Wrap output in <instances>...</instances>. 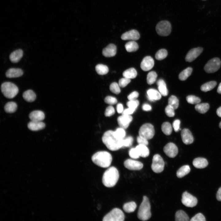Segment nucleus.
Instances as JSON below:
<instances>
[{
	"label": "nucleus",
	"instance_id": "nucleus-51",
	"mask_svg": "<svg viewBox=\"0 0 221 221\" xmlns=\"http://www.w3.org/2000/svg\"><path fill=\"white\" fill-rule=\"evenodd\" d=\"M115 112L113 106H109L105 110L104 113L106 117L110 116L114 114Z\"/></svg>",
	"mask_w": 221,
	"mask_h": 221
},
{
	"label": "nucleus",
	"instance_id": "nucleus-1",
	"mask_svg": "<svg viewBox=\"0 0 221 221\" xmlns=\"http://www.w3.org/2000/svg\"><path fill=\"white\" fill-rule=\"evenodd\" d=\"M114 131L109 130L104 133L102 137L103 143L109 150L114 151L123 147V140L118 139L114 136Z\"/></svg>",
	"mask_w": 221,
	"mask_h": 221
},
{
	"label": "nucleus",
	"instance_id": "nucleus-54",
	"mask_svg": "<svg viewBox=\"0 0 221 221\" xmlns=\"http://www.w3.org/2000/svg\"><path fill=\"white\" fill-rule=\"evenodd\" d=\"M147 139L140 136L138 137L137 141L139 145H142L147 146L148 144V142Z\"/></svg>",
	"mask_w": 221,
	"mask_h": 221
},
{
	"label": "nucleus",
	"instance_id": "nucleus-14",
	"mask_svg": "<svg viewBox=\"0 0 221 221\" xmlns=\"http://www.w3.org/2000/svg\"><path fill=\"white\" fill-rule=\"evenodd\" d=\"M203 48L199 47L190 50L187 54L185 59L186 61L191 62L195 60L202 52Z\"/></svg>",
	"mask_w": 221,
	"mask_h": 221
},
{
	"label": "nucleus",
	"instance_id": "nucleus-63",
	"mask_svg": "<svg viewBox=\"0 0 221 221\" xmlns=\"http://www.w3.org/2000/svg\"><path fill=\"white\" fill-rule=\"evenodd\" d=\"M219 128L221 129V121L219 123Z\"/></svg>",
	"mask_w": 221,
	"mask_h": 221
},
{
	"label": "nucleus",
	"instance_id": "nucleus-40",
	"mask_svg": "<svg viewBox=\"0 0 221 221\" xmlns=\"http://www.w3.org/2000/svg\"><path fill=\"white\" fill-rule=\"evenodd\" d=\"M157 77L156 73L154 71H151L148 73L147 76V82L149 85H151L156 81Z\"/></svg>",
	"mask_w": 221,
	"mask_h": 221
},
{
	"label": "nucleus",
	"instance_id": "nucleus-33",
	"mask_svg": "<svg viewBox=\"0 0 221 221\" xmlns=\"http://www.w3.org/2000/svg\"><path fill=\"white\" fill-rule=\"evenodd\" d=\"M137 205L133 201L128 202L125 204L123 206V210L127 213H131L134 212L136 209Z\"/></svg>",
	"mask_w": 221,
	"mask_h": 221
},
{
	"label": "nucleus",
	"instance_id": "nucleus-42",
	"mask_svg": "<svg viewBox=\"0 0 221 221\" xmlns=\"http://www.w3.org/2000/svg\"><path fill=\"white\" fill-rule=\"evenodd\" d=\"M114 134L117 138L118 139H123L126 134L124 129L121 127L118 128L114 132Z\"/></svg>",
	"mask_w": 221,
	"mask_h": 221
},
{
	"label": "nucleus",
	"instance_id": "nucleus-29",
	"mask_svg": "<svg viewBox=\"0 0 221 221\" xmlns=\"http://www.w3.org/2000/svg\"><path fill=\"white\" fill-rule=\"evenodd\" d=\"M175 220L176 221H188L189 218L184 211L180 210L177 211L175 214Z\"/></svg>",
	"mask_w": 221,
	"mask_h": 221
},
{
	"label": "nucleus",
	"instance_id": "nucleus-41",
	"mask_svg": "<svg viewBox=\"0 0 221 221\" xmlns=\"http://www.w3.org/2000/svg\"><path fill=\"white\" fill-rule=\"evenodd\" d=\"M168 105L172 107L175 110L177 108L179 102L177 98L174 95L171 96L168 99Z\"/></svg>",
	"mask_w": 221,
	"mask_h": 221
},
{
	"label": "nucleus",
	"instance_id": "nucleus-43",
	"mask_svg": "<svg viewBox=\"0 0 221 221\" xmlns=\"http://www.w3.org/2000/svg\"><path fill=\"white\" fill-rule=\"evenodd\" d=\"M168 55L167 51L165 49L158 50L156 53L155 57L158 60H161L165 58Z\"/></svg>",
	"mask_w": 221,
	"mask_h": 221
},
{
	"label": "nucleus",
	"instance_id": "nucleus-27",
	"mask_svg": "<svg viewBox=\"0 0 221 221\" xmlns=\"http://www.w3.org/2000/svg\"><path fill=\"white\" fill-rule=\"evenodd\" d=\"M158 85V89L161 95L163 96H167L168 93L166 84L163 80L160 79L157 82Z\"/></svg>",
	"mask_w": 221,
	"mask_h": 221
},
{
	"label": "nucleus",
	"instance_id": "nucleus-50",
	"mask_svg": "<svg viewBox=\"0 0 221 221\" xmlns=\"http://www.w3.org/2000/svg\"><path fill=\"white\" fill-rule=\"evenodd\" d=\"M105 103L110 105H114L117 102L116 98L111 96H107L104 99Z\"/></svg>",
	"mask_w": 221,
	"mask_h": 221
},
{
	"label": "nucleus",
	"instance_id": "nucleus-32",
	"mask_svg": "<svg viewBox=\"0 0 221 221\" xmlns=\"http://www.w3.org/2000/svg\"><path fill=\"white\" fill-rule=\"evenodd\" d=\"M17 105L14 102H10L7 103L5 105L4 110L8 113H13L17 110Z\"/></svg>",
	"mask_w": 221,
	"mask_h": 221
},
{
	"label": "nucleus",
	"instance_id": "nucleus-11",
	"mask_svg": "<svg viewBox=\"0 0 221 221\" xmlns=\"http://www.w3.org/2000/svg\"><path fill=\"white\" fill-rule=\"evenodd\" d=\"M182 196L181 202L186 207H192L197 204L196 198L187 192H183Z\"/></svg>",
	"mask_w": 221,
	"mask_h": 221
},
{
	"label": "nucleus",
	"instance_id": "nucleus-48",
	"mask_svg": "<svg viewBox=\"0 0 221 221\" xmlns=\"http://www.w3.org/2000/svg\"><path fill=\"white\" fill-rule=\"evenodd\" d=\"M133 138L132 137L128 136L125 138H123V147H129L132 144Z\"/></svg>",
	"mask_w": 221,
	"mask_h": 221
},
{
	"label": "nucleus",
	"instance_id": "nucleus-20",
	"mask_svg": "<svg viewBox=\"0 0 221 221\" xmlns=\"http://www.w3.org/2000/svg\"><path fill=\"white\" fill-rule=\"evenodd\" d=\"M23 74V72L21 69L11 68L7 70L6 76L9 78H16L21 76Z\"/></svg>",
	"mask_w": 221,
	"mask_h": 221
},
{
	"label": "nucleus",
	"instance_id": "nucleus-18",
	"mask_svg": "<svg viewBox=\"0 0 221 221\" xmlns=\"http://www.w3.org/2000/svg\"><path fill=\"white\" fill-rule=\"evenodd\" d=\"M181 136L183 142L186 145L190 144L193 142L194 138L192 135L190 130L188 129L185 128L182 130Z\"/></svg>",
	"mask_w": 221,
	"mask_h": 221
},
{
	"label": "nucleus",
	"instance_id": "nucleus-60",
	"mask_svg": "<svg viewBox=\"0 0 221 221\" xmlns=\"http://www.w3.org/2000/svg\"><path fill=\"white\" fill-rule=\"evenodd\" d=\"M216 197L218 200L221 201V187L219 189L217 192Z\"/></svg>",
	"mask_w": 221,
	"mask_h": 221
},
{
	"label": "nucleus",
	"instance_id": "nucleus-10",
	"mask_svg": "<svg viewBox=\"0 0 221 221\" xmlns=\"http://www.w3.org/2000/svg\"><path fill=\"white\" fill-rule=\"evenodd\" d=\"M164 161L162 157L159 154L155 155L153 157L151 168L155 173H159L164 170Z\"/></svg>",
	"mask_w": 221,
	"mask_h": 221
},
{
	"label": "nucleus",
	"instance_id": "nucleus-6",
	"mask_svg": "<svg viewBox=\"0 0 221 221\" xmlns=\"http://www.w3.org/2000/svg\"><path fill=\"white\" fill-rule=\"evenodd\" d=\"M125 215L122 211L119 208H115L112 209L103 218V221H123Z\"/></svg>",
	"mask_w": 221,
	"mask_h": 221
},
{
	"label": "nucleus",
	"instance_id": "nucleus-21",
	"mask_svg": "<svg viewBox=\"0 0 221 221\" xmlns=\"http://www.w3.org/2000/svg\"><path fill=\"white\" fill-rule=\"evenodd\" d=\"M29 118L32 121H42L45 118L44 113L39 110H36L31 112L29 114Z\"/></svg>",
	"mask_w": 221,
	"mask_h": 221
},
{
	"label": "nucleus",
	"instance_id": "nucleus-28",
	"mask_svg": "<svg viewBox=\"0 0 221 221\" xmlns=\"http://www.w3.org/2000/svg\"><path fill=\"white\" fill-rule=\"evenodd\" d=\"M22 96L25 101L30 102L34 101L36 97V94L31 90H28L24 92Z\"/></svg>",
	"mask_w": 221,
	"mask_h": 221
},
{
	"label": "nucleus",
	"instance_id": "nucleus-36",
	"mask_svg": "<svg viewBox=\"0 0 221 221\" xmlns=\"http://www.w3.org/2000/svg\"><path fill=\"white\" fill-rule=\"evenodd\" d=\"M195 107V110L199 113L204 114L208 110L209 106L208 103H203L196 104Z\"/></svg>",
	"mask_w": 221,
	"mask_h": 221
},
{
	"label": "nucleus",
	"instance_id": "nucleus-19",
	"mask_svg": "<svg viewBox=\"0 0 221 221\" xmlns=\"http://www.w3.org/2000/svg\"><path fill=\"white\" fill-rule=\"evenodd\" d=\"M117 48L113 44L108 45L103 50V55L106 57H110L114 56L116 53Z\"/></svg>",
	"mask_w": 221,
	"mask_h": 221
},
{
	"label": "nucleus",
	"instance_id": "nucleus-5",
	"mask_svg": "<svg viewBox=\"0 0 221 221\" xmlns=\"http://www.w3.org/2000/svg\"><path fill=\"white\" fill-rule=\"evenodd\" d=\"M1 89L4 95L9 99L14 98L19 91L17 87L14 83L9 82L3 83L1 85Z\"/></svg>",
	"mask_w": 221,
	"mask_h": 221
},
{
	"label": "nucleus",
	"instance_id": "nucleus-9",
	"mask_svg": "<svg viewBox=\"0 0 221 221\" xmlns=\"http://www.w3.org/2000/svg\"><path fill=\"white\" fill-rule=\"evenodd\" d=\"M221 62L219 58L215 57L209 60L205 64L204 69L208 73H212L218 71L221 66Z\"/></svg>",
	"mask_w": 221,
	"mask_h": 221
},
{
	"label": "nucleus",
	"instance_id": "nucleus-55",
	"mask_svg": "<svg viewBox=\"0 0 221 221\" xmlns=\"http://www.w3.org/2000/svg\"><path fill=\"white\" fill-rule=\"evenodd\" d=\"M180 121L179 119L175 120L173 122V126L175 132H177L180 130Z\"/></svg>",
	"mask_w": 221,
	"mask_h": 221
},
{
	"label": "nucleus",
	"instance_id": "nucleus-24",
	"mask_svg": "<svg viewBox=\"0 0 221 221\" xmlns=\"http://www.w3.org/2000/svg\"><path fill=\"white\" fill-rule=\"evenodd\" d=\"M23 56V51L21 49L16 50L12 52L10 55L9 58L11 61L13 63L19 62Z\"/></svg>",
	"mask_w": 221,
	"mask_h": 221
},
{
	"label": "nucleus",
	"instance_id": "nucleus-25",
	"mask_svg": "<svg viewBox=\"0 0 221 221\" xmlns=\"http://www.w3.org/2000/svg\"><path fill=\"white\" fill-rule=\"evenodd\" d=\"M193 166L198 169H203L206 167L208 165L207 160L202 157L195 158L192 162Z\"/></svg>",
	"mask_w": 221,
	"mask_h": 221
},
{
	"label": "nucleus",
	"instance_id": "nucleus-16",
	"mask_svg": "<svg viewBox=\"0 0 221 221\" xmlns=\"http://www.w3.org/2000/svg\"><path fill=\"white\" fill-rule=\"evenodd\" d=\"M132 117L130 115H122L118 117V123L120 127L126 129L132 121Z\"/></svg>",
	"mask_w": 221,
	"mask_h": 221
},
{
	"label": "nucleus",
	"instance_id": "nucleus-13",
	"mask_svg": "<svg viewBox=\"0 0 221 221\" xmlns=\"http://www.w3.org/2000/svg\"><path fill=\"white\" fill-rule=\"evenodd\" d=\"M163 151L168 157L171 158L175 157L178 153V149L176 146L173 143H169L164 147Z\"/></svg>",
	"mask_w": 221,
	"mask_h": 221
},
{
	"label": "nucleus",
	"instance_id": "nucleus-7",
	"mask_svg": "<svg viewBox=\"0 0 221 221\" xmlns=\"http://www.w3.org/2000/svg\"><path fill=\"white\" fill-rule=\"evenodd\" d=\"M156 30L159 35L166 36L169 35L171 32V25L170 22L167 21H161L157 25Z\"/></svg>",
	"mask_w": 221,
	"mask_h": 221
},
{
	"label": "nucleus",
	"instance_id": "nucleus-56",
	"mask_svg": "<svg viewBox=\"0 0 221 221\" xmlns=\"http://www.w3.org/2000/svg\"><path fill=\"white\" fill-rule=\"evenodd\" d=\"M139 94L136 91H134L131 93L127 96V98L129 100L136 99L138 96Z\"/></svg>",
	"mask_w": 221,
	"mask_h": 221
},
{
	"label": "nucleus",
	"instance_id": "nucleus-52",
	"mask_svg": "<svg viewBox=\"0 0 221 221\" xmlns=\"http://www.w3.org/2000/svg\"><path fill=\"white\" fill-rule=\"evenodd\" d=\"M191 221H205L206 219L204 216L201 213H199L192 217Z\"/></svg>",
	"mask_w": 221,
	"mask_h": 221
},
{
	"label": "nucleus",
	"instance_id": "nucleus-62",
	"mask_svg": "<svg viewBox=\"0 0 221 221\" xmlns=\"http://www.w3.org/2000/svg\"><path fill=\"white\" fill-rule=\"evenodd\" d=\"M217 92L219 94H221V83H220L218 87Z\"/></svg>",
	"mask_w": 221,
	"mask_h": 221
},
{
	"label": "nucleus",
	"instance_id": "nucleus-3",
	"mask_svg": "<svg viewBox=\"0 0 221 221\" xmlns=\"http://www.w3.org/2000/svg\"><path fill=\"white\" fill-rule=\"evenodd\" d=\"M91 160L97 166L106 168L110 165L112 158L111 154L109 152L106 151H100L93 155Z\"/></svg>",
	"mask_w": 221,
	"mask_h": 221
},
{
	"label": "nucleus",
	"instance_id": "nucleus-37",
	"mask_svg": "<svg viewBox=\"0 0 221 221\" xmlns=\"http://www.w3.org/2000/svg\"><path fill=\"white\" fill-rule=\"evenodd\" d=\"M217 83L215 81H211L203 84L200 87L201 90L204 92L210 91L214 88L216 86Z\"/></svg>",
	"mask_w": 221,
	"mask_h": 221
},
{
	"label": "nucleus",
	"instance_id": "nucleus-8",
	"mask_svg": "<svg viewBox=\"0 0 221 221\" xmlns=\"http://www.w3.org/2000/svg\"><path fill=\"white\" fill-rule=\"evenodd\" d=\"M155 134V130L153 126L150 123H145L140 128L139 131V136L147 140L152 138Z\"/></svg>",
	"mask_w": 221,
	"mask_h": 221
},
{
	"label": "nucleus",
	"instance_id": "nucleus-4",
	"mask_svg": "<svg viewBox=\"0 0 221 221\" xmlns=\"http://www.w3.org/2000/svg\"><path fill=\"white\" fill-rule=\"evenodd\" d=\"M143 199L138 209L137 216L139 219L145 221L149 219L151 216L150 205L149 200L146 196H143Z\"/></svg>",
	"mask_w": 221,
	"mask_h": 221
},
{
	"label": "nucleus",
	"instance_id": "nucleus-26",
	"mask_svg": "<svg viewBox=\"0 0 221 221\" xmlns=\"http://www.w3.org/2000/svg\"><path fill=\"white\" fill-rule=\"evenodd\" d=\"M135 148L139 156L146 157L149 156V151L146 145L139 144Z\"/></svg>",
	"mask_w": 221,
	"mask_h": 221
},
{
	"label": "nucleus",
	"instance_id": "nucleus-15",
	"mask_svg": "<svg viewBox=\"0 0 221 221\" xmlns=\"http://www.w3.org/2000/svg\"><path fill=\"white\" fill-rule=\"evenodd\" d=\"M140 35L138 32L135 29H132L123 33L121 38L124 40H137L139 39Z\"/></svg>",
	"mask_w": 221,
	"mask_h": 221
},
{
	"label": "nucleus",
	"instance_id": "nucleus-46",
	"mask_svg": "<svg viewBox=\"0 0 221 221\" xmlns=\"http://www.w3.org/2000/svg\"><path fill=\"white\" fill-rule=\"evenodd\" d=\"M126 104L129 108L135 110L139 104V102L136 99L129 100L127 102Z\"/></svg>",
	"mask_w": 221,
	"mask_h": 221
},
{
	"label": "nucleus",
	"instance_id": "nucleus-53",
	"mask_svg": "<svg viewBox=\"0 0 221 221\" xmlns=\"http://www.w3.org/2000/svg\"><path fill=\"white\" fill-rule=\"evenodd\" d=\"M130 156L133 159H137L140 157L135 148L131 149L129 152Z\"/></svg>",
	"mask_w": 221,
	"mask_h": 221
},
{
	"label": "nucleus",
	"instance_id": "nucleus-44",
	"mask_svg": "<svg viewBox=\"0 0 221 221\" xmlns=\"http://www.w3.org/2000/svg\"><path fill=\"white\" fill-rule=\"evenodd\" d=\"M186 100L187 102L191 104H197L201 102L200 98L193 95H189L186 97Z\"/></svg>",
	"mask_w": 221,
	"mask_h": 221
},
{
	"label": "nucleus",
	"instance_id": "nucleus-45",
	"mask_svg": "<svg viewBox=\"0 0 221 221\" xmlns=\"http://www.w3.org/2000/svg\"><path fill=\"white\" fill-rule=\"evenodd\" d=\"M120 87L118 83L116 82H113L110 85V89L114 93L118 94L121 92Z\"/></svg>",
	"mask_w": 221,
	"mask_h": 221
},
{
	"label": "nucleus",
	"instance_id": "nucleus-38",
	"mask_svg": "<svg viewBox=\"0 0 221 221\" xmlns=\"http://www.w3.org/2000/svg\"><path fill=\"white\" fill-rule=\"evenodd\" d=\"M95 70L97 73L100 75H104L108 72L109 69L106 65L98 64L95 66Z\"/></svg>",
	"mask_w": 221,
	"mask_h": 221
},
{
	"label": "nucleus",
	"instance_id": "nucleus-23",
	"mask_svg": "<svg viewBox=\"0 0 221 221\" xmlns=\"http://www.w3.org/2000/svg\"><path fill=\"white\" fill-rule=\"evenodd\" d=\"M147 98L151 101H154L160 99L161 95L159 91L153 89H150L147 91Z\"/></svg>",
	"mask_w": 221,
	"mask_h": 221
},
{
	"label": "nucleus",
	"instance_id": "nucleus-34",
	"mask_svg": "<svg viewBox=\"0 0 221 221\" xmlns=\"http://www.w3.org/2000/svg\"><path fill=\"white\" fill-rule=\"evenodd\" d=\"M137 72L135 68H130L125 71L122 75L124 77L130 79H134L137 76Z\"/></svg>",
	"mask_w": 221,
	"mask_h": 221
},
{
	"label": "nucleus",
	"instance_id": "nucleus-61",
	"mask_svg": "<svg viewBox=\"0 0 221 221\" xmlns=\"http://www.w3.org/2000/svg\"><path fill=\"white\" fill-rule=\"evenodd\" d=\"M216 114L218 116L221 117V107H219L217 110Z\"/></svg>",
	"mask_w": 221,
	"mask_h": 221
},
{
	"label": "nucleus",
	"instance_id": "nucleus-30",
	"mask_svg": "<svg viewBox=\"0 0 221 221\" xmlns=\"http://www.w3.org/2000/svg\"><path fill=\"white\" fill-rule=\"evenodd\" d=\"M190 171V168L188 165H184L181 167L177 171L176 176L181 178L188 173Z\"/></svg>",
	"mask_w": 221,
	"mask_h": 221
},
{
	"label": "nucleus",
	"instance_id": "nucleus-64",
	"mask_svg": "<svg viewBox=\"0 0 221 221\" xmlns=\"http://www.w3.org/2000/svg\"></svg>",
	"mask_w": 221,
	"mask_h": 221
},
{
	"label": "nucleus",
	"instance_id": "nucleus-22",
	"mask_svg": "<svg viewBox=\"0 0 221 221\" xmlns=\"http://www.w3.org/2000/svg\"><path fill=\"white\" fill-rule=\"evenodd\" d=\"M45 123L42 121H31L28 124V128L33 131H37L43 129L45 127Z\"/></svg>",
	"mask_w": 221,
	"mask_h": 221
},
{
	"label": "nucleus",
	"instance_id": "nucleus-31",
	"mask_svg": "<svg viewBox=\"0 0 221 221\" xmlns=\"http://www.w3.org/2000/svg\"><path fill=\"white\" fill-rule=\"evenodd\" d=\"M125 48L128 52H131L137 50L139 46L137 42L134 41H131L126 44Z\"/></svg>",
	"mask_w": 221,
	"mask_h": 221
},
{
	"label": "nucleus",
	"instance_id": "nucleus-47",
	"mask_svg": "<svg viewBox=\"0 0 221 221\" xmlns=\"http://www.w3.org/2000/svg\"><path fill=\"white\" fill-rule=\"evenodd\" d=\"M174 109L169 105L165 108V111L166 114L169 117H173L175 115Z\"/></svg>",
	"mask_w": 221,
	"mask_h": 221
},
{
	"label": "nucleus",
	"instance_id": "nucleus-2",
	"mask_svg": "<svg viewBox=\"0 0 221 221\" xmlns=\"http://www.w3.org/2000/svg\"><path fill=\"white\" fill-rule=\"evenodd\" d=\"M119 178V173L117 169L111 166L104 173L102 179L103 184L106 187L111 188L114 186Z\"/></svg>",
	"mask_w": 221,
	"mask_h": 221
},
{
	"label": "nucleus",
	"instance_id": "nucleus-17",
	"mask_svg": "<svg viewBox=\"0 0 221 221\" xmlns=\"http://www.w3.org/2000/svg\"><path fill=\"white\" fill-rule=\"evenodd\" d=\"M154 65V61L150 56H148L145 57L142 61L140 66L141 69L145 71L151 69Z\"/></svg>",
	"mask_w": 221,
	"mask_h": 221
},
{
	"label": "nucleus",
	"instance_id": "nucleus-35",
	"mask_svg": "<svg viewBox=\"0 0 221 221\" xmlns=\"http://www.w3.org/2000/svg\"><path fill=\"white\" fill-rule=\"evenodd\" d=\"M192 71V68L189 67L182 71L179 75V78L181 81L186 80L191 74Z\"/></svg>",
	"mask_w": 221,
	"mask_h": 221
},
{
	"label": "nucleus",
	"instance_id": "nucleus-12",
	"mask_svg": "<svg viewBox=\"0 0 221 221\" xmlns=\"http://www.w3.org/2000/svg\"><path fill=\"white\" fill-rule=\"evenodd\" d=\"M124 165L125 167L130 170H140L143 167V164L141 162L130 159L125 161Z\"/></svg>",
	"mask_w": 221,
	"mask_h": 221
},
{
	"label": "nucleus",
	"instance_id": "nucleus-58",
	"mask_svg": "<svg viewBox=\"0 0 221 221\" xmlns=\"http://www.w3.org/2000/svg\"><path fill=\"white\" fill-rule=\"evenodd\" d=\"M116 110L118 113H122L123 111V107L122 104L121 103L118 104L116 106Z\"/></svg>",
	"mask_w": 221,
	"mask_h": 221
},
{
	"label": "nucleus",
	"instance_id": "nucleus-49",
	"mask_svg": "<svg viewBox=\"0 0 221 221\" xmlns=\"http://www.w3.org/2000/svg\"><path fill=\"white\" fill-rule=\"evenodd\" d=\"M130 81V79L124 77L119 80L118 84L120 87H124L126 86Z\"/></svg>",
	"mask_w": 221,
	"mask_h": 221
},
{
	"label": "nucleus",
	"instance_id": "nucleus-39",
	"mask_svg": "<svg viewBox=\"0 0 221 221\" xmlns=\"http://www.w3.org/2000/svg\"><path fill=\"white\" fill-rule=\"evenodd\" d=\"M161 130L163 133L166 135H170L172 131V127L171 124L169 122H164L162 125Z\"/></svg>",
	"mask_w": 221,
	"mask_h": 221
},
{
	"label": "nucleus",
	"instance_id": "nucleus-57",
	"mask_svg": "<svg viewBox=\"0 0 221 221\" xmlns=\"http://www.w3.org/2000/svg\"><path fill=\"white\" fill-rule=\"evenodd\" d=\"M135 110L128 108L124 110L122 113V115H130L133 114Z\"/></svg>",
	"mask_w": 221,
	"mask_h": 221
},
{
	"label": "nucleus",
	"instance_id": "nucleus-59",
	"mask_svg": "<svg viewBox=\"0 0 221 221\" xmlns=\"http://www.w3.org/2000/svg\"><path fill=\"white\" fill-rule=\"evenodd\" d=\"M142 109L144 110L148 111L152 109V107L150 105L145 103L142 105Z\"/></svg>",
	"mask_w": 221,
	"mask_h": 221
}]
</instances>
